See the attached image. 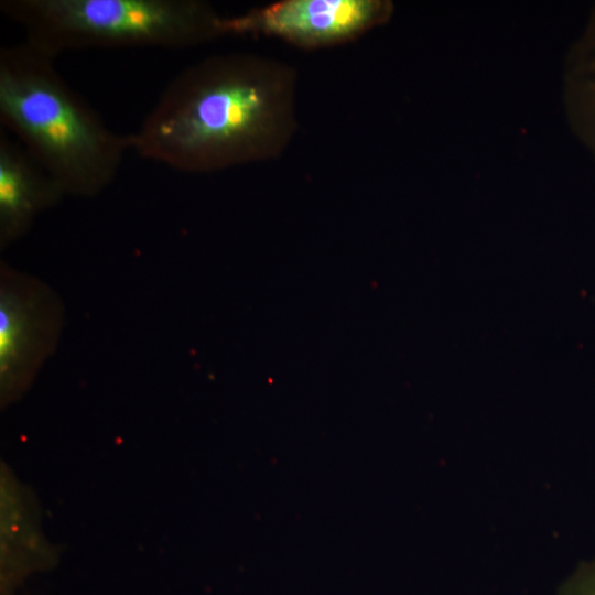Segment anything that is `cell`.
I'll list each match as a JSON object with an SVG mask.
<instances>
[{
	"mask_svg": "<svg viewBox=\"0 0 595 595\" xmlns=\"http://www.w3.org/2000/svg\"><path fill=\"white\" fill-rule=\"evenodd\" d=\"M295 69L235 52L208 56L176 75L130 149L183 173H210L278 158L298 130Z\"/></svg>",
	"mask_w": 595,
	"mask_h": 595,
	"instance_id": "obj_1",
	"label": "cell"
},
{
	"mask_svg": "<svg viewBox=\"0 0 595 595\" xmlns=\"http://www.w3.org/2000/svg\"><path fill=\"white\" fill-rule=\"evenodd\" d=\"M0 122L65 195L91 197L117 176L129 134L109 128L28 41L0 48Z\"/></svg>",
	"mask_w": 595,
	"mask_h": 595,
	"instance_id": "obj_2",
	"label": "cell"
},
{
	"mask_svg": "<svg viewBox=\"0 0 595 595\" xmlns=\"http://www.w3.org/2000/svg\"><path fill=\"white\" fill-rule=\"evenodd\" d=\"M0 10L55 58L87 48L182 50L223 36V17L199 0H2Z\"/></svg>",
	"mask_w": 595,
	"mask_h": 595,
	"instance_id": "obj_3",
	"label": "cell"
},
{
	"mask_svg": "<svg viewBox=\"0 0 595 595\" xmlns=\"http://www.w3.org/2000/svg\"><path fill=\"white\" fill-rule=\"evenodd\" d=\"M394 6L388 0H282L223 17L225 35H263L304 50L353 41L387 23Z\"/></svg>",
	"mask_w": 595,
	"mask_h": 595,
	"instance_id": "obj_4",
	"label": "cell"
},
{
	"mask_svg": "<svg viewBox=\"0 0 595 595\" xmlns=\"http://www.w3.org/2000/svg\"><path fill=\"white\" fill-rule=\"evenodd\" d=\"M65 193L19 143L0 130V239L7 245L23 236L34 218Z\"/></svg>",
	"mask_w": 595,
	"mask_h": 595,
	"instance_id": "obj_5",
	"label": "cell"
},
{
	"mask_svg": "<svg viewBox=\"0 0 595 595\" xmlns=\"http://www.w3.org/2000/svg\"><path fill=\"white\" fill-rule=\"evenodd\" d=\"M563 101L572 131L595 161V6L565 56Z\"/></svg>",
	"mask_w": 595,
	"mask_h": 595,
	"instance_id": "obj_6",
	"label": "cell"
},
{
	"mask_svg": "<svg viewBox=\"0 0 595 595\" xmlns=\"http://www.w3.org/2000/svg\"><path fill=\"white\" fill-rule=\"evenodd\" d=\"M35 305L31 298L3 291L0 303V367L4 383L26 369L35 345Z\"/></svg>",
	"mask_w": 595,
	"mask_h": 595,
	"instance_id": "obj_7",
	"label": "cell"
},
{
	"mask_svg": "<svg viewBox=\"0 0 595 595\" xmlns=\"http://www.w3.org/2000/svg\"><path fill=\"white\" fill-rule=\"evenodd\" d=\"M570 595H595V565L577 577L570 588Z\"/></svg>",
	"mask_w": 595,
	"mask_h": 595,
	"instance_id": "obj_8",
	"label": "cell"
}]
</instances>
